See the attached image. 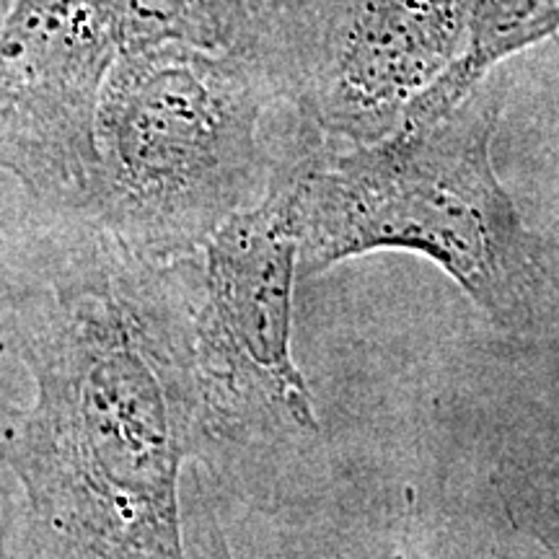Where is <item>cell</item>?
I'll return each mask as SVG.
<instances>
[{"label":"cell","instance_id":"6da1fadb","mask_svg":"<svg viewBox=\"0 0 559 559\" xmlns=\"http://www.w3.org/2000/svg\"><path fill=\"white\" fill-rule=\"evenodd\" d=\"M0 469L34 559H187L179 481L205 453L192 257H138L94 215L32 198Z\"/></svg>","mask_w":559,"mask_h":559},{"label":"cell","instance_id":"7a4b0ae2","mask_svg":"<svg viewBox=\"0 0 559 559\" xmlns=\"http://www.w3.org/2000/svg\"><path fill=\"white\" fill-rule=\"evenodd\" d=\"M506 86L492 75L443 120L362 145L330 143L296 120L290 166L300 275L370 251L428 257L510 334L555 313L542 234L526 226L492 164Z\"/></svg>","mask_w":559,"mask_h":559},{"label":"cell","instance_id":"3957f363","mask_svg":"<svg viewBox=\"0 0 559 559\" xmlns=\"http://www.w3.org/2000/svg\"><path fill=\"white\" fill-rule=\"evenodd\" d=\"M290 124L254 58L187 41L124 50L96 111L91 215L148 262L198 254L262 200Z\"/></svg>","mask_w":559,"mask_h":559},{"label":"cell","instance_id":"277c9868","mask_svg":"<svg viewBox=\"0 0 559 559\" xmlns=\"http://www.w3.org/2000/svg\"><path fill=\"white\" fill-rule=\"evenodd\" d=\"M298 262L288 140L262 200L234 215L192 254L207 445H272L319 432L311 389L293 358Z\"/></svg>","mask_w":559,"mask_h":559},{"label":"cell","instance_id":"5b68a950","mask_svg":"<svg viewBox=\"0 0 559 559\" xmlns=\"http://www.w3.org/2000/svg\"><path fill=\"white\" fill-rule=\"evenodd\" d=\"M469 0H311L272 68L306 128L330 143H376L449 73Z\"/></svg>","mask_w":559,"mask_h":559},{"label":"cell","instance_id":"8992f818","mask_svg":"<svg viewBox=\"0 0 559 559\" xmlns=\"http://www.w3.org/2000/svg\"><path fill=\"white\" fill-rule=\"evenodd\" d=\"M122 52L120 0H19L0 34V174L91 215L96 111Z\"/></svg>","mask_w":559,"mask_h":559},{"label":"cell","instance_id":"52a82bcc","mask_svg":"<svg viewBox=\"0 0 559 559\" xmlns=\"http://www.w3.org/2000/svg\"><path fill=\"white\" fill-rule=\"evenodd\" d=\"M555 34H559V0H469L464 52L412 104L402 124L423 128L443 120L498 66Z\"/></svg>","mask_w":559,"mask_h":559},{"label":"cell","instance_id":"ba28073f","mask_svg":"<svg viewBox=\"0 0 559 559\" xmlns=\"http://www.w3.org/2000/svg\"><path fill=\"white\" fill-rule=\"evenodd\" d=\"M309 3L311 0H218L226 50L254 58L272 73Z\"/></svg>","mask_w":559,"mask_h":559},{"label":"cell","instance_id":"9c48e42d","mask_svg":"<svg viewBox=\"0 0 559 559\" xmlns=\"http://www.w3.org/2000/svg\"><path fill=\"white\" fill-rule=\"evenodd\" d=\"M32 194L0 174V362L13 355L19 304L21 226Z\"/></svg>","mask_w":559,"mask_h":559},{"label":"cell","instance_id":"30bf717a","mask_svg":"<svg viewBox=\"0 0 559 559\" xmlns=\"http://www.w3.org/2000/svg\"><path fill=\"white\" fill-rule=\"evenodd\" d=\"M495 487L515 526L534 531L549 547L559 549V492L539 485L531 474L506 469L498 474Z\"/></svg>","mask_w":559,"mask_h":559},{"label":"cell","instance_id":"8fae6325","mask_svg":"<svg viewBox=\"0 0 559 559\" xmlns=\"http://www.w3.org/2000/svg\"><path fill=\"white\" fill-rule=\"evenodd\" d=\"M555 194H551V210L547 215V226L542 234L544 241V254H547V264L551 272V285H555V313L551 319H559V171L555 181Z\"/></svg>","mask_w":559,"mask_h":559},{"label":"cell","instance_id":"7c38bea8","mask_svg":"<svg viewBox=\"0 0 559 559\" xmlns=\"http://www.w3.org/2000/svg\"><path fill=\"white\" fill-rule=\"evenodd\" d=\"M19 0H0V34H3L5 24H9L13 9H16Z\"/></svg>","mask_w":559,"mask_h":559}]
</instances>
